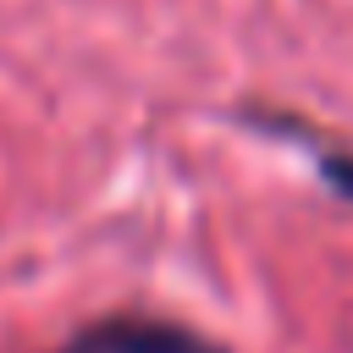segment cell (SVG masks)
Returning a JSON list of instances; mask_svg holds the SVG:
<instances>
[{
  "mask_svg": "<svg viewBox=\"0 0 353 353\" xmlns=\"http://www.w3.org/2000/svg\"><path fill=\"white\" fill-rule=\"evenodd\" d=\"M61 353H221L215 342L182 331V325H160V320H99L94 331L72 336Z\"/></svg>",
  "mask_w": 353,
  "mask_h": 353,
  "instance_id": "obj_1",
  "label": "cell"
}]
</instances>
